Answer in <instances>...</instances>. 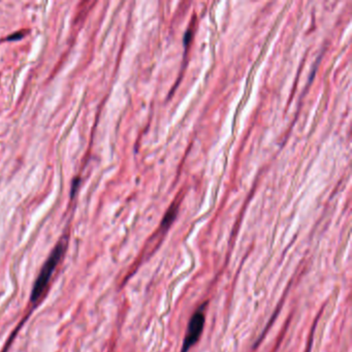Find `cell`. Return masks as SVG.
I'll return each instance as SVG.
<instances>
[{
    "mask_svg": "<svg viewBox=\"0 0 352 352\" xmlns=\"http://www.w3.org/2000/svg\"><path fill=\"white\" fill-rule=\"evenodd\" d=\"M186 36H185V43H187L188 41H189V38H190V32H186Z\"/></svg>",
    "mask_w": 352,
    "mask_h": 352,
    "instance_id": "277c9868",
    "label": "cell"
},
{
    "mask_svg": "<svg viewBox=\"0 0 352 352\" xmlns=\"http://www.w3.org/2000/svg\"><path fill=\"white\" fill-rule=\"evenodd\" d=\"M206 307H207V303L203 304V305L194 312L193 315L191 316L187 326L185 338L183 340L181 352H188L189 349L194 345L199 338H201L206 321V315H205Z\"/></svg>",
    "mask_w": 352,
    "mask_h": 352,
    "instance_id": "7a4b0ae2",
    "label": "cell"
},
{
    "mask_svg": "<svg viewBox=\"0 0 352 352\" xmlns=\"http://www.w3.org/2000/svg\"><path fill=\"white\" fill-rule=\"evenodd\" d=\"M63 252H64V245L62 243H58V245L54 248V250L50 254L49 258H48L47 261L45 262L41 273L38 274L36 281L34 282L33 289H32L31 292V301L33 303L37 302V300L41 298L43 293L45 292L46 288L48 287V284L50 282L54 271L61 259Z\"/></svg>",
    "mask_w": 352,
    "mask_h": 352,
    "instance_id": "6da1fadb",
    "label": "cell"
},
{
    "mask_svg": "<svg viewBox=\"0 0 352 352\" xmlns=\"http://www.w3.org/2000/svg\"><path fill=\"white\" fill-rule=\"evenodd\" d=\"M24 36V33H22V32H16V34L9 37V39H17V38H22Z\"/></svg>",
    "mask_w": 352,
    "mask_h": 352,
    "instance_id": "3957f363",
    "label": "cell"
}]
</instances>
